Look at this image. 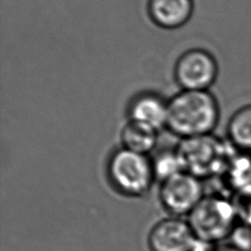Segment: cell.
I'll use <instances>...</instances> for the list:
<instances>
[{
    "label": "cell",
    "mask_w": 251,
    "mask_h": 251,
    "mask_svg": "<svg viewBox=\"0 0 251 251\" xmlns=\"http://www.w3.org/2000/svg\"><path fill=\"white\" fill-rule=\"evenodd\" d=\"M107 176L118 192L129 197L145 195L156 179L152 159L124 147L111 154L107 163Z\"/></svg>",
    "instance_id": "277c9868"
},
{
    "label": "cell",
    "mask_w": 251,
    "mask_h": 251,
    "mask_svg": "<svg viewBox=\"0 0 251 251\" xmlns=\"http://www.w3.org/2000/svg\"><path fill=\"white\" fill-rule=\"evenodd\" d=\"M219 76L215 55L204 47L182 52L174 66V77L181 90H211Z\"/></svg>",
    "instance_id": "5b68a950"
},
{
    "label": "cell",
    "mask_w": 251,
    "mask_h": 251,
    "mask_svg": "<svg viewBox=\"0 0 251 251\" xmlns=\"http://www.w3.org/2000/svg\"><path fill=\"white\" fill-rule=\"evenodd\" d=\"M224 136L238 151L251 153V105L239 109L230 117Z\"/></svg>",
    "instance_id": "8fae6325"
},
{
    "label": "cell",
    "mask_w": 251,
    "mask_h": 251,
    "mask_svg": "<svg viewBox=\"0 0 251 251\" xmlns=\"http://www.w3.org/2000/svg\"><path fill=\"white\" fill-rule=\"evenodd\" d=\"M202 180L180 172L161 182L159 199L166 211L174 216L189 215L205 196Z\"/></svg>",
    "instance_id": "8992f818"
},
{
    "label": "cell",
    "mask_w": 251,
    "mask_h": 251,
    "mask_svg": "<svg viewBox=\"0 0 251 251\" xmlns=\"http://www.w3.org/2000/svg\"><path fill=\"white\" fill-rule=\"evenodd\" d=\"M122 147L148 155L157 145L158 131L141 124L127 120L120 133Z\"/></svg>",
    "instance_id": "30bf717a"
},
{
    "label": "cell",
    "mask_w": 251,
    "mask_h": 251,
    "mask_svg": "<svg viewBox=\"0 0 251 251\" xmlns=\"http://www.w3.org/2000/svg\"><path fill=\"white\" fill-rule=\"evenodd\" d=\"M208 251H239V250L235 249L233 246H231L228 243H226V244L218 243V244H213Z\"/></svg>",
    "instance_id": "9a60e30c"
},
{
    "label": "cell",
    "mask_w": 251,
    "mask_h": 251,
    "mask_svg": "<svg viewBox=\"0 0 251 251\" xmlns=\"http://www.w3.org/2000/svg\"><path fill=\"white\" fill-rule=\"evenodd\" d=\"M150 21L163 29H176L184 25L194 11L193 0H147Z\"/></svg>",
    "instance_id": "9c48e42d"
},
{
    "label": "cell",
    "mask_w": 251,
    "mask_h": 251,
    "mask_svg": "<svg viewBox=\"0 0 251 251\" xmlns=\"http://www.w3.org/2000/svg\"><path fill=\"white\" fill-rule=\"evenodd\" d=\"M147 241L150 251H192L197 238L188 222L172 217L156 223Z\"/></svg>",
    "instance_id": "52a82bcc"
},
{
    "label": "cell",
    "mask_w": 251,
    "mask_h": 251,
    "mask_svg": "<svg viewBox=\"0 0 251 251\" xmlns=\"http://www.w3.org/2000/svg\"><path fill=\"white\" fill-rule=\"evenodd\" d=\"M187 222L198 240L218 244L228 238L238 219L230 197L211 194L201 199Z\"/></svg>",
    "instance_id": "3957f363"
},
{
    "label": "cell",
    "mask_w": 251,
    "mask_h": 251,
    "mask_svg": "<svg viewBox=\"0 0 251 251\" xmlns=\"http://www.w3.org/2000/svg\"><path fill=\"white\" fill-rule=\"evenodd\" d=\"M152 165L155 178H158L161 182L183 172L176 150L160 152L152 159Z\"/></svg>",
    "instance_id": "7c38bea8"
},
{
    "label": "cell",
    "mask_w": 251,
    "mask_h": 251,
    "mask_svg": "<svg viewBox=\"0 0 251 251\" xmlns=\"http://www.w3.org/2000/svg\"><path fill=\"white\" fill-rule=\"evenodd\" d=\"M228 244L239 251H251V226L238 222L228 236Z\"/></svg>",
    "instance_id": "5bb4252c"
},
{
    "label": "cell",
    "mask_w": 251,
    "mask_h": 251,
    "mask_svg": "<svg viewBox=\"0 0 251 251\" xmlns=\"http://www.w3.org/2000/svg\"><path fill=\"white\" fill-rule=\"evenodd\" d=\"M220 104L212 90H180L168 100L167 128L183 138L215 133Z\"/></svg>",
    "instance_id": "6da1fadb"
},
{
    "label": "cell",
    "mask_w": 251,
    "mask_h": 251,
    "mask_svg": "<svg viewBox=\"0 0 251 251\" xmlns=\"http://www.w3.org/2000/svg\"><path fill=\"white\" fill-rule=\"evenodd\" d=\"M128 120L156 131L167 127L168 101L159 94L142 92L132 98L127 107Z\"/></svg>",
    "instance_id": "ba28073f"
},
{
    "label": "cell",
    "mask_w": 251,
    "mask_h": 251,
    "mask_svg": "<svg viewBox=\"0 0 251 251\" xmlns=\"http://www.w3.org/2000/svg\"><path fill=\"white\" fill-rule=\"evenodd\" d=\"M230 198L238 222L251 226V188L236 192Z\"/></svg>",
    "instance_id": "4fadbf2b"
},
{
    "label": "cell",
    "mask_w": 251,
    "mask_h": 251,
    "mask_svg": "<svg viewBox=\"0 0 251 251\" xmlns=\"http://www.w3.org/2000/svg\"><path fill=\"white\" fill-rule=\"evenodd\" d=\"M175 150L182 171L201 180L222 176L238 151L227 138L217 133L180 139Z\"/></svg>",
    "instance_id": "7a4b0ae2"
}]
</instances>
